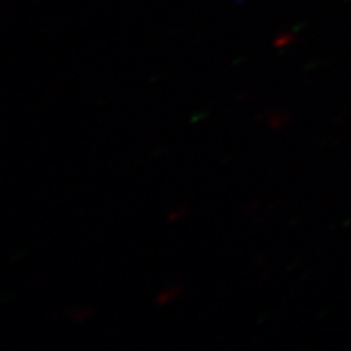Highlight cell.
Segmentation results:
<instances>
[{"mask_svg": "<svg viewBox=\"0 0 351 351\" xmlns=\"http://www.w3.org/2000/svg\"><path fill=\"white\" fill-rule=\"evenodd\" d=\"M282 122H287V116H285V114H282V116H271L270 124L274 127H278Z\"/></svg>", "mask_w": 351, "mask_h": 351, "instance_id": "cell-3", "label": "cell"}, {"mask_svg": "<svg viewBox=\"0 0 351 351\" xmlns=\"http://www.w3.org/2000/svg\"><path fill=\"white\" fill-rule=\"evenodd\" d=\"M179 291H181V289L179 288H171V289H166V291L163 293V295H160V298H158V304H166V302H169V301H173L176 296L179 295Z\"/></svg>", "mask_w": 351, "mask_h": 351, "instance_id": "cell-1", "label": "cell"}, {"mask_svg": "<svg viewBox=\"0 0 351 351\" xmlns=\"http://www.w3.org/2000/svg\"><path fill=\"white\" fill-rule=\"evenodd\" d=\"M291 39H293V36H289V34H282V36H280V38L275 41V46H276V47L287 46V44L291 43Z\"/></svg>", "mask_w": 351, "mask_h": 351, "instance_id": "cell-2", "label": "cell"}]
</instances>
